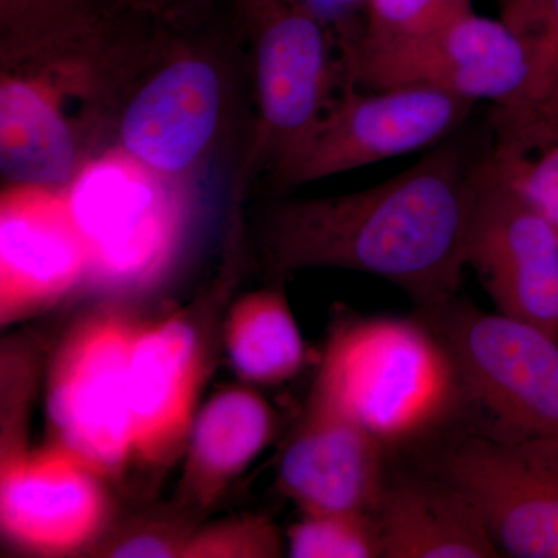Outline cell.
<instances>
[{
    "mask_svg": "<svg viewBox=\"0 0 558 558\" xmlns=\"http://www.w3.org/2000/svg\"><path fill=\"white\" fill-rule=\"evenodd\" d=\"M480 160L449 137L373 189L289 205L271 229L275 267L365 271L398 286L417 310L454 299Z\"/></svg>",
    "mask_w": 558,
    "mask_h": 558,
    "instance_id": "obj_1",
    "label": "cell"
},
{
    "mask_svg": "<svg viewBox=\"0 0 558 558\" xmlns=\"http://www.w3.org/2000/svg\"><path fill=\"white\" fill-rule=\"evenodd\" d=\"M311 395L391 450L442 428L468 392L449 348L424 319L371 317L332 330Z\"/></svg>",
    "mask_w": 558,
    "mask_h": 558,
    "instance_id": "obj_2",
    "label": "cell"
},
{
    "mask_svg": "<svg viewBox=\"0 0 558 558\" xmlns=\"http://www.w3.org/2000/svg\"><path fill=\"white\" fill-rule=\"evenodd\" d=\"M351 65L371 90L428 86L495 106L543 100L558 89V65L542 40L475 11L409 43L354 47Z\"/></svg>",
    "mask_w": 558,
    "mask_h": 558,
    "instance_id": "obj_3",
    "label": "cell"
},
{
    "mask_svg": "<svg viewBox=\"0 0 558 558\" xmlns=\"http://www.w3.org/2000/svg\"><path fill=\"white\" fill-rule=\"evenodd\" d=\"M417 314L449 348L465 392L508 425L513 439L558 440L556 337L457 296Z\"/></svg>",
    "mask_w": 558,
    "mask_h": 558,
    "instance_id": "obj_4",
    "label": "cell"
},
{
    "mask_svg": "<svg viewBox=\"0 0 558 558\" xmlns=\"http://www.w3.org/2000/svg\"><path fill=\"white\" fill-rule=\"evenodd\" d=\"M137 328L119 314L81 323L58 349L47 414L58 446L102 480H117L134 457L130 355Z\"/></svg>",
    "mask_w": 558,
    "mask_h": 558,
    "instance_id": "obj_5",
    "label": "cell"
},
{
    "mask_svg": "<svg viewBox=\"0 0 558 558\" xmlns=\"http://www.w3.org/2000/svg\"><path fill=\"white\" fill-rule=\"evenodd\" d=\"M468 266L498 312L558 339V226L481 156Z\"/></svg>",
    "mask_w": 558,
    "mask_h": 558,
    "instance_id": "obj_6",
    "label": "cell"
},
{
    "mask_svg": "<svg viewBox=\"0 0 558 558\" xmlns=\"http://www.w3.org/2000/svg\"><path fill=\"white\" fill-rule=\"evenodd\" d=\"M432 470L475 501L501 556L558 558V440L465 436Z\"/></svg>",
    "mask_w": 558,
    "mask_h": 558,
    "instance_id": "obj_7",
    "label": "cell"
},
{
    "mask_svg": "<svg viewBox=\"0 0 558 558\" xmlns=\"http://www.w3.org/2000/svg\"><path fill=\"white\" fill-rule=\"evenodd\" d=\"M473 106L475 101L428 86L349 94L286 154V172L304 182L427 148L449 138Z\"/></svg>",
    "mask_w": 558,
    "mask_h": 558,
    "instance_id": "obj_8",
    "label": "cell"
},
{
    "mask_svg": "<svg viewBox=\"0 0 558 558\" xmlns=\"http://www.w3.org/2000/svg\"><path fill=\"white\" fill-rule=\"evenodd\" d=\"M69 209L102 288H145L170 256L178 233L174 208L131 168L95 165L76 182Z\"/></svg>",
    "mask_w": 558,
    "mask_h": 558,
    "instance_id": "obj_9",
    "label": "cell"
},
{
    "mask_svg": "<svg viewBox=\"0 0 558 558\" xmlns=\"http://www.w3.org/2000/svg\"><path fill=\"white\" fill-rule=\"evenodd\" d=\"M0 521L24 553L58 557L86 548L108 520L101 476L64 447L2 450Z\"/></svg>",
    "mask_w": 558,
    "mask_h": 558,
    "instance_id": "obj_10",
    "label": "cell"
},
{
    "mask_svg": "<svg viewBox=\"0 0 558 558\" xmlns=\"http://www.w3.org/2000/svg\"><path fill=\"white\" fill-rule=\"evenodd\" d=\"M387 447L357 422L311 395L278 464L281 490L304 515L374 517L389 468Z\"/></svg>",
    "mask_w": 558,
    "mask_h": 558,
    "instance_id": "obj_11",
    "label": "cell"
},
{
    "mask_svg": "<svg viewBox=\"0 0 558 558\" xmlns=\"http://www.w3.org/2000/svg\"><path fill=\"white\" fill-rule=\"evenodd\" d=\"M204 373V344L189 319L137 328L128 379L134 454L143 464L167 468L186 449Z\"/></svg>",
    "mask_w": 558,
    "mask_h": 558,
    "instance_id": "obj_12",
    "label": "cell"
},
{
    "mask_svg": "<svg viewBox=\"0 0 558 558\" xmlns=\"http://www.w3.org/2000/svg\"><path fill=\"white\" fill-rule=\"evenodd\" d=\"M0 259L2 325L57 303L89 266L86 244L69 207L35 196L3 204Z\"/></svg>",
    "mask_w": 558,
    "mask_h": 558,
    "instance_id": "obj_13",
    "label": "cell"
},
{
    "mask_svg": "<svg viewBox=\"0 0 558 558\" xmlns=\"http://www.w3.org/2000/svg\"><path fill=\"white\" fill-rule=\"evenodd\" d=\"M258 25L260 110L284 156L318 120L326 81V38L311 11L286 0H244Z\"/></svg>",
    "mask_w": 558,
    "mask_h": 558,
    "instance_id": "obj_14",
    "label": "cell"
},
{
    "mask_svg": "<svg viewBox=\"0 0 558 558\" xmlns=\"http://www.w3.org/2000/svg\"><path fill=\"white\" fill-rule=\"evenodd\" d=\"M374 519L381 558L501 557L475 501L433 470H389Z\"/></svg>",
    "mask_w": 558,
    "mask_h": 558,
    "instance_id": "obj_15",
    "label": "cell"
},
{
    "mask_svg": "<svg viewBox=\"0 0 558 558\" xmlns=\"http://www.w3.org/2000/svg\"><path fill=\"white\" fill-rule=\"evenodd\" d=\"M219 108L215 70L201 61L175 62L132 100L121 121V143L153 170H185L215 134Z\"/></svg>",
    "mask_w": 558,
    "mask_h": 558,
    "instance_id": "obj_16",
    "label": "cell"
},
{
    "mask_svg": "<svg viewBox=\"0 0 558 558\" xmlns=\"http://www.w3.org/2000/svg\"><path fill=\"white\" fill-rule=\"evenodd\" d=\"M275 433L269 403L247 388H227L209 399L193 422L180 483V508L215 505L242 475Z\"/></svg>",
    "mask_w": 558,
    "mask_h": 558,
    "instance_id": "obj_17",
    "label": "cell"
},
{
    "mask_svg": "<svg viewBox=\"0 0 558 558\" xmlns=\"http://www.w3.org/2000/svg\"><path fill=\"white\" fill-rule=\"evenodd\" d=\"M75 149L68 124L38 90L9 81L0 90V170L10 180L51 185L69 178Z\"/></svg>",
    "mask_w": 558,
    "mask_h": 558,
    "instance_id": "obj_18",
    "label": "cell"
},
{
    "mask_svg": "<svg viewBox=\"0 0 558 558\" xmlns=\"http://www.w3.org/2000/svg\"><path fill=\"white\" fill-rule=\"evenodd\" d=\"M227 354L250 384H284L303 368L306 347L284 295L252 293L234 304L226 323Z\"/></svg>",
    "mask_w": 558,
    "mask_h": 558,
    "instance_id": "obj_19",
    "label": "cell"
},
{
    "mask_svg": "<svg viewBox=\"0 0 558 558\" xmlns=\"http://www.w3.org/2000/svg\"><path fill=\"white\" fill-rule=\"evenodd\" d=\"M360 49H380L438 32L473 11V0H368Z\"/></svg>",
    "mask_w": 558,
    "mask_h": 558,
    "instance_id": "obj_20",
    "label": "cell"
},
{
    "mask_svg": "<svg viewBox=\"0 0 558 558\" xmlns=\"http://www.w3.org/2000/svg\"><path fill=\"white\" fill-rule=\"evenodd\" d=\"M293 558H381L379 526L365 513L304 515L288 531Z\"/></svg>",
    "mask_w": 558,
    "mask_h": 558,
    "instance_id": "obj_21",
    "label": "cell"
},
{
    "mask_svg": "<svg viewBox=\"0 0 558 558\" xmlns=\"http://www.w3.org/2000/svg\"><path fill=\"white\" fill-rule=\"evenodd\" d=\"M282 553L284 539L271 521L245 517L193 532L183 558H274L281 557Z\"/></svg>",
    "mask_w": 558,
    "mask_h": 558,
    "instance_id": "obj_22",
    "label": "cell"
},
{
    "mask_svg": "<svg viewBox=\"0 0 558 558\" xmlns=\"http://www.w3.org/2000/svg\"><path fill=\"white\" fill-rule=\"evenodd\" d=\"M488 165L558 226V135L517 156L486 153Z\"/></svg>",
    "mask_w": 558,
    "mask_h": 558,
    "instance_id": "obj_23",
    "label": "cell"
},
{
    "mask_svg": "<svg viewBox=\"0 0 558 558\" xmlns=\"http://www.w3.org/2000/svg\"><path fill=\"white\" fill-rule=\"evenodd\" d=\"M193 532H180V529L142 527L130 532L121 538L112 539L110 545L101 548L106 557H182L186 543Z\"/></svg>",
    "mask_w": 558,
    "mask_h": 558,
    "instance_id": "obj_24",
    "label": "cell"
},
{
    "mask_svg": "<svg viewBox=\"0 0 558 558\" xmlns=\"http://www.w3.org/2000/svg\"><path fill=\"white\" fill-rule=\"evenodd\" d=\"M501 20L517 32L542 40L558 65V0H517L501 7Z\"/></svg>",
    "mask_w": 558,
    "mask_h": 558,
    "instance_id": "obj_25",
    "label": "cell"
},
{
    "mask_svg": "<svg viewBox=\"0 0 558 558\" xmlns=\"http://www.w3.org/2000/svg\"><path fill=\"white\" fill-rule=\"evenodd\" d=\"M87 9L89 0H2L7 20L25 24L84 20Z\"/></svg>",
    "mask_w": 558,
    "mask_h": 558,
    "instance_id": "obj_26",
    "label": "cell"
},
{
    "mask_svg": "<svg viewBox=\"0 0 558 558\" xmlns=\"http://www.w3.org/2000/svg\"><path fill=\"white\" fill-rule=\"evenodd\" d=\"M368 0H318V17L323 13H341L355 9V7H365Z\"/></svg>",
    "mask_w": 558,
    "mask_h": 558,
    "instance_id": "obj_27",
    "label": "cell"
},
{
    "mask_svg": "<svg viewBox=\"0 0 558 558\" xmlns=\"http://www.w3.org/2000/svg\"><path fill=\"white\" fill-rule=\"evenodd\" d=\"M517 2V0H499L501 7L508 5V3Z\"/></svg>",
    "mask_w": 558,
    "mask_h": 558,
    "instance_id": "obj_28",
    "label": "cell"
},
{
    "mask_svg": "<svg viewBox=\"0 0 558 558\" xmlns=\"http://www.w3.org/2000/svg\"><path fill=\"white\" fill-rule=\"evenodd\" d=\"M138 2H143V3H159V2H161V0H138Z\"/></svg>",
    "mask_w": 558,
    "mask_h": 558,
    "instance_id": "obj_29",
    "label": "cell"
}]
</instances>
